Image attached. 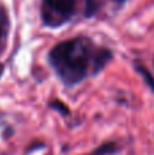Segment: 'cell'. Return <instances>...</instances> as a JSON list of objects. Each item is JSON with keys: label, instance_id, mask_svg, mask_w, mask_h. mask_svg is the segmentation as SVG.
Masks as SVG:
<instances>
[{"label": "cell", "instance_id": "cell-3", "mask_svg": "<svg viewBox=\"0 0 154 155\" xmlns=\"http://www.w3.org/2000/svg\"><path fill=\"white\" fill-rule=\"evenodd\" d=\"M138 71H139V72H141V74H143V76L146 78V80H147V83H149V84L152 86V87H153V90H154V80H153V78L150 76V74L147 72L146 70H145V67H143V65H138Z\"/></svg>", "mask_w": 154, "mask_h": 155}, {"label": "cell", "instance_id": "cell-1", "mask_svg": "<svg viewBox=\"0 0 154 155\" xmlns=\"http://www.w3.org/2000/svg\"><path fill=\"white\" fill-rule=\"evenodd\" d=\"M90 48L83 40H71L59 44L51 52V63L63 80L76 83L87 72Z\"/></svg>", "mask_w": 154, "mask_h": 155}, {"label": "cell", "instance_id": "cell-2", "mask_svg": "<svg viewBox=\"0 0 154 155\" xmlns=\"http://www.w3.org/2000/svg\"><path fill=\"white\" fill-rule=\"evenodd\" d=\"M75 8V0H45L44 19L46 23L59 25L67 19Z\"/></svg>", "mask_w": 154, "mask_h": 155}, {"label": "cell", "instance_id": "cell-4", "mask_svg": "<svg viewBox=\"0 0 154 155\" xmlns=\"http://www.w3.org/2000/svg\"><path fill=\"white\" fill-rule=\"evenodd\" d=\"M115 148H116V147H115V146L112 144V143H109V144L102 146V147H101L98 151H95V154H94V155H102L104 151H105V153H112V151H113Z\"/></svg>", "mask_w": 154, "mask_h": 155}, {"label": "cell", "instance_id": "cell-6", "mask_svg": "<svg viewBox=\"0 0 154 155\" xmlns=\"http://www.w3.org/2000/svg\"><path fill=\"white\" fill-rule=\"evenodd\" d=\"M0 34H2V30H0Z\"/></svg>", "mask_w": 154, "mask_h": 155}, {"label": "cell", "instance_id": "cell-5", "mask_svg": "<svg viewBox=\"0 0 154 155\" xmlns=\"http://www.w3.org/2000/svg\"><path fill=\"white\" fill-rule=\"evenodd\" d=\"M113 2H116V3H123L124 0H113Z\"/></svg>", "mask_w": 154, "mask_h": 155}]
</instances>
